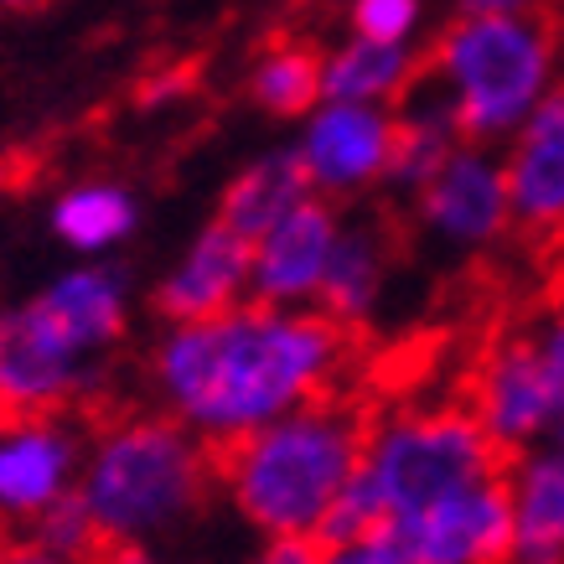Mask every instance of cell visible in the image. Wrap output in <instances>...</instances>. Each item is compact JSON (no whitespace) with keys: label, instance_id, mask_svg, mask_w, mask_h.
Returning <instances> with one entry per match:
<instances>
[{"label":"cell","instance_id":"obj_1","mask_svg":"<svg viewBox=\"0 0 564 564\" xmlns=\"http://www.w3.org/2000/svg\"><path fill=\"white\" fill-rule=\"evenodd\" d=\"M352 358V332L316 306H243L207 322L166 326L151 347L155 410L182 420L213 451L337 393Z\"/></svg>","mask_w":564,"mask_h":564},{"label":"cell","instance_id":"obj_2","mask_svg":"<svg viewBox=\"0 0 564 564\" xmlns=\"http://www.w3.org/2000/svg\"><path fill=\"white\" fill-rule=\"evenodd\" d=\"M368 420L352 393H322L239 441L218 445V492L259 539H316L362 466Z\"/></svg>","mask_w":564,"mask_h":564},{"label":"cell","instance_id":"obj_3","mask_svg":"<svg viewBox=\"0 0 564 564\" xmlns=\"http://www.w3.org/2000/svg\"><path fill=\"white\" fill-rule=\"evenodd\" d=\"M218 492V451L161 410L109 414L88 430L78 502L104 549L161 544L187 529Z\"/></svg>","mask_w":564,"mask_h":564},{"label":"cell","instance_id":"obj_4","mask_svg":"<svg viewBox=\"0 0 564 564\" xmlns=\"http://www.w3.org/2000/svg\"><path fill=\"white\" fill-rule=\"evenodd\" d=\"M425 84L471 145L508 140L560 84V32L539 11H462L425 57Z\"/></svg>","mask_w":564,"mask_h":564},{"label":"cell","instance_id":"obj_5","mask_svg":"<svg viewBox=\"0 0 564 564\" xmlns=\"http://www.w3.org/2000/svg\"><path fill=\"white\" fill-rule=\"evenodd\" d=\"M362 471L383 497L393 523L462 487L502 477L508 456L477 425L466 399H441V404H399V410L373 414L368 445H362Z\"/></svg>","mask_w":564,"mask_h":564},{"label":"cell","instance_id":"obj_6","mask_svg":"<svg viewBox=\"0 0 564 564\" xmlns=\"http://www.w3.org/2000/svg\"><path fill=\"white\" fill-rule=\"evenodd\" d=\"M99 389V358L42 301L0 311V420L11 414H73Z\"/></svg>","mask_w":564,"mask_h":564},{"label":"cell","instance_id":"obj_7","mask_svg":"<svg viewBox=\"0 0 564 564\" xmlns=\"http://www.w3.org/2000/svg\"><path fill=\"white\" fill-rule=\"evenodd\" d=\"M466 410L477 414V425L492 435L502 456H518L560 425L564 414V378L544 358V347L533 332L502 337L481 352V362L466 378Z\"/></svg>","mask_w":564,"mask_h":564},{"label":"cell","instance_id":"obj_8","mask_svg":"<svg viewBox=\"0 0 564 564\" xmlns=\"http://www.w3.org/2000/svg\"><path fill=\"white\" fill-rule=\"evenodd\" d=\"M88 430L73 414L0 420V529L26 533L36 518L78 492Z\"/></svg>","mask_w":564,"mask_h":564},{"label":"cell","instance_id":"obj_9","mask_svg":"<svg viewBox=\"0 0 564 564\" xmlns=\"http://www.w3.org/2000/svg\"><path fill=\"white\" fill-rule=\"evenodd\" d=\"M301 172L326 203H347L393 176V109L322 99L301 120Z\"/></svg>","mask_w":564,"mask_h":564},{"label":"cell","instance_id":"obj_10","mask_svg":"<svg viewBox=\"0 0 564 564\" xmlns=\"http://www.w3.org/2000/svg\"><path fill=\"white\" fill-rule=\"evenodd\" d=\"M410 564H513L508 477L477 481L383 529Z\"/></svg>","mask_w":564,"mask_h":564},{"label":"cell","instance_id":"obj_11","mask_svg":"<svg viewBox=\"0 0 564 564\" xmlns=\"http://www.w3.org/2000/svg\"><path fill=\"white\" fill-rule=\"evenodd\" d=\"M414 218L430 239L451 249H492L513 228V203H508V176L502 155L487 145H456L435 176L414 187Z\"/></svg>","mask_w":564,"mask_h":564},{"label":"cell","instance_id":"obj_12","mask_svg":"<svg viewBox=\"0 0 564 564\" xmlns=\"http://www.w3.org/2000/svg\"><path fill=\"white\" fill-rule=\"evenodd\" d=\"M347 213L343 203H326L311 192L285 218L264 228L249 243V301L264 306H316L332 270V254L343 243Z\"/></svg>","mask_w":564,"mask_h":564},{"label":"cell","instance_id":"obj_13","mask_svg":"<svg viewBox=\"0 0 564 564\" xmlns=\"http://www.w3.org/2000/svg\"><path fill=\"white\" fill-rule=\"evenodd\" d=\"M513 228L533 239H564V84L544 94V104L508 135L502 151Z\"/></svg>","mask_w":564,"mask_h":564},{"label":"cell","instance_id":"obj_14","mask_svg":"<svg viewBox=\"0 0 564 564\" xmlns=\"http://www.w3.org/2000/svg\"><path fill=\"white\" fill-rule=\"evenodd\" d=\"M243 301H249V239L223 223H207L155 285V311L166 326L207 322Z\"/></svg>","mask_w":564,"mask_h":564},{"label":"cell","instance_id":"obj_15","mask_svg":"<svg viewBox=\"0 0 564 564\" xmlns=\"http://www.w3.org/2000/svg\"><path fill=\"white\" fill-rule=\"evenodd\" d=\"M513 564H564V414L539 445L508 456Z\"/></svg>","mask_w":564,"mask_h":564},{"label":"cell","instance_id":"obj_16","mask_svg":"<svg viewBox=\"0 0 564 564\" xmlns=\"http://www.w3.org/2000/svg\"><path fill=\"white\" fill-rule=\"evenodd\" d=\"M425 78V57L410 42L347 36L322 57V99L337 104H383L399 109Z\"/></svg>","mask_w":564,"mask_h":564},{"label":"cell","instance_id":"obj_17","mask_svg":"<svg viewBox=\"0 0 564 564\" xmlns=\"http://www.w3.org/2000/svg\"><path fill=\"white\" fill-rule=\"evenodd\" d=\"M36 301L73 332V343L104 358L109 347L130 332V285L120 270L109 264H78L63 270L47 291H36Z\"/></svg>","mask_w":564,"mask_h":564},{"label":"cell","instance_id":"obj_18","mask_svg":"<svg viewBox=\"0 0 564 564\" xmlns=\"http://www.w3.org/2000/svg\"><path fill=\"white\" fill-rule=\"evenodd\" d=\"M389 259H393V239L378 228V223L347 218L343 243H337V254H332V270H326L316 311H326L332 322H343L347 332H358V326L373 316L383 285H389Z\"/></svg>","mask_w":564,"mask_h":564},{"label":"cell","instance_id":"obj_19","mask_svg":"<svg viewBox=\"0 0 564 564\" xmlns=\"http://www.w3.org/2000/svg\"><path fill=\"white\" fill-rule=\"evenodd\" d=\"M306 197H311V182H306V172H301L295 145L291 151H270V155H259V161H249V166L223 187L218 223L234 228L239 239L254 243L264 228H274V223L285 218L295 203H306Z\"/></svg>","mask_w":564,"mask_h":564},{"label":"cell","instance_id":"obj_20","mask_svg":"<svg viewBox=\"0 0 564 564\" xmlns=\"http://www.w3.org/2000/svg\"><path fill=\"white\" fill-rule=\"evenodd\" d=\"M52 234L78 249V254H109L115 243H124L140 223V203L135 192L120 187V182H78V187H63L57 203L47 213Z\"/></svg>","mask_w":564,"mask_h":564},{"label":"cell","instance_id":"obj_21","mask_svg":"<svg viewBox=\"0 0 564 564\" xmlns=\"http://www.w3.org/2000/svg\"><path fill=\"white\" fill-rule=\"evenodd\" d=\"M456 145H466V140H462V130H456L451 104L420 78V88L393 109V176L389 182L414 192L420 182L435 176V166H441Z\"/></svg>","mask_w":564,"mask_h":564},{"label":"cell","instance_id":"obj_22","mask_svg":"<svg viewBox=\"0 0 564 564\" xmlns=\"http://www.w3.org/2000/svg\"><path fill=\"white\" fill-rule=\"evenodd\" d=\"M249 99L274 120H306L322 104V52L280 36L249 63Z\"/></svg>","mask_w":564,"mask_h":564},{"label":"cell","instance_id":"obj_23","mask_svg":"<svg viewBox=\"0 0 564 564\" xmlns=\"http://www.w3.org/2000/svg\"><path fill=\"white\" fill-rule=\"evenodd\" d=\"M389 529V508H383V497L373 492V481L368 471H352L337 502H332V513L322 523V544H352V539H368V533H383Z\"/></svg>","mask_w":564,"mask_h":564},{"label":"cell","instance_id":"obj_24","mask_svg":"<svg viewBox=\"0 0 564 564\" xmlns=\"http://www.w3.org/2000/svg\"><path fill=\"white\" fill-rule=\"evenodd\" d=\"M26 533H32L36 544L63 549V554H84V560H99V554H104V539H99V529H94L88 508L78 502V492L63 497L57 508H47V513L36 518Z\"/></svg>","mask_w":564,"mask_h":564},{"label":"cell","instance_id":"obj_25","mask_svg":"<svg viewBox=\"0 0 564 564\" xmlns=\"http://www.w3.org/2000/svg\"><path fill=\"white\" fill-rule=\"evenodd\" d=\"M347 21H352V36L410 42L414 26H420V0H352Z\"/></svg>","mask_w":564,"mask_h":564},{"label":"cell","instance_id":"obj_26","mask_svg":"<svg viewBox=\"0 0 564 564\" xmlns=\"http://www.w3.org/2000/svg\"><path fill=\"white\" fill-rule=\"evenodd\" d=\"M322 564H410L389 533H368L352 544H322Z\"/></svg>","mask_w":564,"mask_h":564},{"label":"cell","instance_id":"obj_27","mask_svg":"<svg viewBox=\"0 0 564 564\" xmlns=\"http://www.w3.org/2000/svg\"><path fill=\"white\" fill-rule=\"evenodd\" d=\"M0 564H99V560L47 549V544H36L32 533H6V539H0Z\"/></svg>","mask_w":564,"mask_h":564},{"label":"cell","instance_id":"obj_28","mask_svg":"<svg viewBox=\"0 0 564 564\" xmlns=\"http://www.w3.org/2000/svg\"><path fill=\"white\" fill-rule=\"evenodd\" d=\"M249 564H322V544L316 539H264Z\"/></svg>","mask_w":564,"mask_h":564},{"label":"cell","instance_id":"obj_29","mask_svg":"<svg viewBox=\"0 0 564 564\" xmlns=\"http://www.w3.org/2000/svg\"><path fill=\"white\" fill-rule=\"evenodd\" d=\"M99 564H166L155 544H109L99 554Z\"/></svg>","mask_w":564,"mask_h":564},{"label":"cell","instance_id":"obj_30","mask_svg":"<svg viewBox=\"0 0 564 564\" xmlns=\"http://www.w3.org/2000/svg\"><path fill=\"white\" fill-rule=\"evenodd\" d=\"M539 347H544V358L554 362V373L564 378V311L544 326V332H539Z\"/></svg>","mask_w":564,"mask_h":564},{"label":"cell","instance_id":"obj_31","mask_svg":"<svg viewBox=\"0 0 564 564\" xmlns=\"http://www.w3.org/2000/svg\"><path fill=\"white\" fill-rule=\"evenodd\" d=\"M462 11H539V0H462Z\"/></svg>","mask_w":564,"mask_h":564},{"label":"cell","instance_id":"obj_32","mask_svg":"<svg viewBox=\"0 0 564 564\" xmlns=\"http://www.w3.org/2000/svg\"><path fill=\"white\" fill-rule=\"evenodd\" d=\"M0 6H11V11H36L42 0H0Z\"/></svg>","mask_w":564,"mask_h":564}]
</instances>
